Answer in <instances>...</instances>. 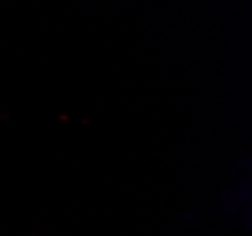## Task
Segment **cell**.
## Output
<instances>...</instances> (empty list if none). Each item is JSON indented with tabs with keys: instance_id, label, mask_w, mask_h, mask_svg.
Returning a JSON list of instances; mask_svg holds the SVG:
<instances>
[]
</instances>
